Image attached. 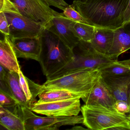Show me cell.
Wrapping results in <instances>:
<instances>
[{
    "mask_svg": "<svg viewBox=\"0 0 130 130\" xmlns=\"http://www.w3.org/2000/svg\"><path fill=\"white\" fill-rule=\"evenodd\" d=\"M128 105H129V107H130V91H129V94H128Z\"/></svg>",
    "mask_w": 130,
    "mask_h": 130,
    "instance_id": "32",
    "label": "cell"
},
{
    "mask_svg": "<svg viewBox=\"0 0 130 130\" xmlns=\"http://www.w3.org/2000/svg\"><path fill=\"white\" fill-rule=\"evenodd\" d=\"M6 80L12 97L19 104L30 108L29 103L20 86L19 73L9 71Z\"/></svg>",
    "mask_w": 130,
    "mask_h": 130,
    "instance_id": "18",
    "label": "cell"
},
{
    "mask_svg": "<svg viewBox=\"0 0 130 130\" xmlns=\"http://www.w3.org/2000/svg\"><path fill=\"white\" fill-rule=\"evenodd\" d=\"M70 27L75 36L80 41L87 42H90L92 41L95 32V26L72 21Z\"/></svg>",
    "mask_w": 130,
    "mask_h": 130,
    "instance_id": "21",
    "label": "cell"
},
{
    "mask_svg": "<svg viewBox=\"0 0 130 130\" xmlns=\"http://www.w3.org/2000/svg\"><path fill=\"white\" fill-rule=\"evenodd\" d=\"M86 0H74L73 3H77V2H83L86 1Z\"/></svg>",
    "mask_w": 130,
    "mask_h": 130,
    "instance_id": "31",
    "label": "cell"
},
{
    "mask_svg": "<svg viewBox=\"0 0 130 130\" xmlns=\"http://www.w3.org/2000/svg\"><path fill=\"white\" fill-rule=\"evenodd\" d=\"M130 21V0L124 15V24Z\"/></svg>",
    "mask_w": 130,
    "mask_h": 130,
    "instance_id": "29",
    "label": "cell"
},
{
    "mask_svg": "<svg viewBox=\"0 0 130 130\" xmlns=\"http://www.w3.org/2000/svg\"><path fill=\"white\" fill-rule=\"evenodd\" d=\"M20 106L25 130H58L64 125L83 124V115L41 117L35 115L28 106Z\"/></svg>",
    "mask_w": 130,
    "mask_h": 130,
    "instance_id": "6",
    "label": "cell"
},
{
    "mask_svg": "<svg viewBox=\"0 0 130 130\" xmlns=\"http://www.w3.org/2000/svg\"><path fill=\"white\" fill-rule=\"evenodd\" d=\"M130 49V21L114 30V39L107 55L113 60Z\"/></svg>",
    "mask_w": 130,
    "mask_h": 130,
    "instance_id": "15",
    "label": "cell"
},
{
    "mask_svg": "<svg viewBox=\"0 0 130 130\" xmlns=\"http://www.w3.org/2000/svg\"><path fill=\"white\" fill-rule=\"evenodd\" d=\"M50 6H53L63 10L64 8L69 6L64 0H43Z\"/></svg>",
    "mask_w": 130,
    "mask_h": 130,
    "instance_id": "28",
    "label": "cell"
},
{
    "mask_svg": "<svg viewBox=\"0 0 130 130\" xmlns=\"http://www.w3.org/2000/svg\"><path fill=\"white\" fill-rule=\"evenodd\" d=\"M42 47L39 62L46 77L63 68L74 59L73 50L45 28L42 36Z\"/></svg>",
    "mask_w": 130,
    "mask_h": 130,
    "instance_id": "2",
    "label": "cell"
},
{
    "mask_svg": "<svg viewBox=\"0 0 130 130\" xmlns=\"http://www.w3.org/2000/svg\"><path fill=\"white\" fill-rule=\"evenodd\" d=\"M71 130H83V129H86L84 128L83 127L81 126H76L73 127L72 128H71Z\"/></svg>",
    "mask_w": 130,
    "mask_h": 130,
    "instance_id": "30",
    "label": "cell"
},
{
    "mask_svg": "<svg viewBox=\"0 0 130 130\" xmlns=\"http://www.w3.org/2000/svg\"><path fill=\"white\" fill-rule=\"evenodd\" d=\"M38 102H47L81 99L80 96L66 90H51L42 92L38 95Z\"/></svg>",
    "mask_w": 130,
    "mask_h": 130,
    "instance_id": "19",
    "label": "cell"
},
{
    "mask_svg": "<svg viewBox=\"0 0 130 130\" xmlns=\"http://www.w3.org/2000/svg\"><path fill=\"white\" fill-rule=\"evenodd\" d=\"M72 21L62 13L53 18L45 28L58 36L67 46L73 50L80 40L70 28V24Z\"/></svg>",
    "mask_w": 130,
    "mask_h": 130,
    "instance_id": "11",
    "label": "cell"
},
{
    "mask_svg": "<svg viewBox=\"0 0 130 130\" xmlns=\"http://www.w3.org/2000/svg\"><path fill=\"white\" fill-rule=\"evenodd\" d=\"M81 99L87 105L103 107L115 111L114 106L116 100L105 85L101 75L89 93Z\"/></svg>",
    "mask_w": 130,
    "mask_h": 130,
    "instance_id": "10",
    "label": "cell"
},
{
    "mask_svg": "<svg viewBox=\"0 0 130 130\" xmlns=\"http://www.w3.org/2000/svg\"><path fill=\"white\" fill-rule=\"evenodd\" d=\"M114 30L105 28H95L90 44L95 50L107 55L111 47L114 39Z\"/></svg>",
    "mask_w": 130,
    "mask_h": 130,
    "instance_id": "17",
    "label": "cell"
},
{
    "mask_svg": "<svg viewBox=\"0 0 130 130\" xmlns=\"http://www.w3.org/2000/svg\"><path fill=\"white\" fill-rule=\"evenodd\" d=\"M22 15L44 26L59 13L50 7L43 0H11Z\"/></svg>",
    "mask_w": 130,
    "mask_h": 130,
    "instance_id": "7",
    "label": "cell"
},
{
    "mask_svg": "<svg viewBox=\"0 0 130 130\" xmlns=\"http://www.w3.org/2000/svg\"><path fill=\"white\" fill-rule=\"evenodd\" d=\"M83 124L89 130H109L119 125H130L126 115L103 107L84 105L81 107Z\"/></svg>",
    "mask_w": 130,
    "mask_h": 130,
    "instance_id": "5",
    "label": "cell"
},
{
    "mask_svg": "<svg viewBox=\"0 0 130 130\" xmlns=\"http://www.w3.org/2000/svg\"><path fill=\"white\" fill-rule=\"evenodd\" d=\"M129 0H86L73 3L76 9L90 25L115 30L124 25Z\"/></svg>",
    "mask_w": 130,
    "mask_h": 130,
    "instance_id": "1",
    "label": "cell"
},
{
    "mask_svg": "<svg viewBox=\"0 0 130 130\" xmlns=\"http://www.w3.org/2000/svg\"><path fill=\"white\" fill-rule=\"evenodd\" d=\"M19 76L20 83L25 93L27 101L29 104L30 109L33 105L32 103V95L30 89V86L28 81V78L23 74L22 70H20L19 73Z\"/></svg>",
    "mask_w": 130,
    "mask_h": 130,
    "instance_id": "23",
    "label": "cell"
},
{
    "mask_svg": "<svg viewBox=\"0 0 130 130\" xmlns=\"http://www.w3.org/2000/svg\"><path fill=\"white\" fill-rule=\"evenodd\" d=\"M101 75L105 76H123L130 74V59L116 60L100 69Z\"/></svg>",
    "mask_w": 130,
    "mask_h": 130,
    "instance_id": "20",
    "label": "cell"
},
{
    "mask_svg": "<svg viewBox=\"0 0 130 130\" xmlns=\"http://www.w3.org/2000/svg\"><path fill=\"white\" fill-rule=\"evenodd\" d=\"M74 58L63 68L46 77L47 80L54 79L71 73L87 68L100 69L116 60L107 55L101 54L92 47L90 42L80 41L73 49Z\"/></svg>",
    "mask_w": 130,
    "mask_h": 130,
    "instance_id": "4",
    "label": "cell"
},
{
    "mask_svg": "<svg viewBox=\"0 0 130 130\" xmlns=\"http://www.w3.org/2000/svg\"><path fill=\"white\" fill-rule=\"evenodd\" d=\"M101 75L99 69L87 68L54 79L47 80L41 85V93L45 90H66L80 96H86Z\"/></svg>",
    "mask_w": 130,
    "mask_h": 130,
    "instance_id": "3",
    "label": "cell"
},
{
    "mask_svg": "<svg viewBox=\"0 0 130 130\" xmlns=\"http://www.w3.org/2000/svg\"><path fill=\"white\" fill-rule=\"evenodd\" d=\"M80 99L42 103L37 101L31 109L34 112L46 116H75L81 111Z\"/></svg>",
    "mask_w": 130,
    "mask_h": 130,
    "instance_id": "8",
    "label": "cell"
},
{
    "mask_svg": "<svg viewBox=\"0 0 130 130\" xmlns=\"http://www.w3.org/2000/svg\"><path fill=\"white\" fill-rule=\"evenodd\" d=\"M127 118L128 119V121H129V122L130 124V113L129 115L127 116Z\"/></svg>",
    "mask_w": 130,
    "mask_h": 130,
    "instance_id": "33",
    "label": "cell"
},
{
    "mask_svg": "<svg viewBox=\"0 0 130 130\" xmlns=\"http://www.w3.org/2000/svg\"><path fill=\"white\" fill-rule=\"evenodd\" d=\"M0 124L9 130H25L20 104L5 107L0 106Z\"/></svg>",
    "mask_w": 130,
    "mask_h": 130,
    "instance_id": "14",
    "label": "cell"
},
{
    "mask_svg": "<svg viewBox=\"0 0 130 130\" xmlns=\"http://www.w3.org/2000/svg\"><path fill=\"white\" fill-rule=\"evenodd\" d=\"M101 77L105 85L116 100H124L128 103L130 74L123 76L101 75Z\"/></svg>",
    "mask_w": 130,
    "mask_h": 130,
    "instance_id": "13",
    "label": "cell"
},
{
    "mask_svg": "<svg viewBox=\"0 0 130 130\" xmlns=\"http://www.w3.org/2000/svg\"><path fill=\"white\" fill-rule=\"evenodd\" d=\"M5 14L9 23L10 39L41 36L45 29L44 26L22 15Z\"/></svg>",
    "mask_w": 130,
    "mask_h": 130,
    "instance_id": "9",
    "label": "cell"
},
{
    "mask_svg": "<svg viewBox=\"0 0 130 130\" xmlns=\"http://www.w3.org/2000/svg\"><path fill=\"white\" fill-rule=\"evenodd\" d=\"M0 12L21 15L17 7L11 0H0Z\"/></svg>",
    "mask_w": 130,
    "mask_h": 130,
    "instance_id": "24",
    "label": "cell"
},
{
    "mask_svg": "<svg viewBox=\"0 0 130 130\" xmlns=\"http://www.w3.org/2000/svg\"><path fill=\"white\" fill-rule=\"evenodd\" d=\"M11 38L17 57L39 61L42 47V37Z\"/></svg>",
    "mask_w": 130,
    "mask_h": 130,
    "instance_id": "12",
    "label": "cell"
},
{
    "mask_svg": "<svg viewBox=\"0 0 130 130\" xmlns=\"http://www.w3.org/2000/svg\"><path fill=\"white\" fill-rule=\"evenodd\" d=\"M17 58L11 39L4 36V39L0 41V64L9 71L19 73L21 68Z\"/></svg>",
    "mask_w": 130,
    "mask_h": 130,
    "instance_id": "16",
    "label": "cell"
},
{
    "mask_svg": "<svg viewBox=\"0 0 130 130\" xmlns=\"http://www.w3.org/2000/svg\"><path fill=\"white\" fill-rule=\"evenodd\" d=\"M115 111L120 114L126 115L130 112V108L128 103L126 101L117 100L114 106Z\"/></svg>",
    "mask_w": 130,
    "mask_h": 130,
    "instance_id": "26",
    "label": "cell"
},
{
    "mask_svg": "<svg viewBox=\"0 0 130 130\" xmlns=\"http://www.w3.org/2000/svg\"><path fill=\"white\" fill-rule=\"evenodd\" d=\"M18 103L12 96L0 91V106L5 107H12Z\"/></svg>",
    "mask_w": 130,
    "mask_h": 130,
    "instance_id": "25",
    "label": "cell"
},
{
    "mask_svg": "<svg viewBox=\"0 0 130 130\" xmlns=\"http://www.w3.org/2000/svg\"><path fill=\"white\" fill-rule=\"evenodd\" d=\"M0 31L4 36H9L10 29L5 13L0 12Z\"/></svg>",
    "mask_w": 130,
    "mask_h": 130,
    "instance_id": "27",
    "label": "cell"
},
{
    "mask_svg": "<svg viewBox=\"0 0 130 130\" xmlns=\"http://www.w3.org/2000/svg\"><path fill=\"white\" fill-rule=\"evenodd\" d=\"M62 13L64 16L74 22L89 24L86 20L76 9L73 4L65 7Z\"/></svg>",
    "mask_w": 130,
    "mask_h": 130,
    "instance_id": "22",
    "label": "cell"
}]
</instances>
